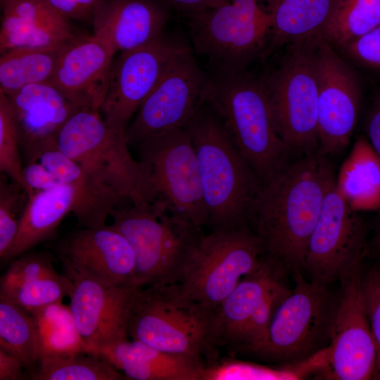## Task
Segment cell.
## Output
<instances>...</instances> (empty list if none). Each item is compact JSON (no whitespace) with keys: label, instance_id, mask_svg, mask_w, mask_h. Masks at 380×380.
<instances>
[{"label":"cell","instance_id":"obj_10","mask_svg":"<svg viewBox=\"0 0 380 380\" xmlns=\"http://www.w3.org/2000/svg\"><path fill=\"white\" fill-rule=\"evenodd\" d=\"M57 144L96 182L122 199L134 197L139 163L129 153L125 132L110 126L99 110H77L61 128Z\"/></svg>","mask_w":380,"mask_h":380},{"label":"cell","instance_id":"obj_1","mask_svg":"<svg viewBox=\"0 0 380 380\" xmlns=\"http://www.w3.org/2000/svg\"><path fill=\"white\" fill-rule=\"evenodd\" d=\"M333 177L329 163L309 153L261 185L248 226H252L265 258L281 270L303 269L308 243Z\"/></svg>","mask_w":380,"mask_h":380},{"label":"cell","instance_id":"obj_13","mask_svg":"<svg viewBox=\"0 0 380 380\" xmlns=\"http://www.w3.org/2000/svg\"><path fill=\"white\" fill-rule=\"evenodd\" d=\"M295 270V286L277 306L262 341L251 353L279 361L309 357L329 334L333 312L324 284Z\"/></svg>","mask_w":380,"mask_h":380},{"label":"cell","instance_id":"obj_32","mask_svg":"<svg viewBox=\"0 0 380 380\" xmlns=\"http://www.w3.org/2000/svg\"><path fill=\"white\" fill-rule=\"evenodd\" d=\"M102 357L81 353L69 357H43L32 380H123V373Z\"/></svg>","mask_w":380,"mask_h":380},{"label":"cell","instance_id":"obj_14","mask_svg":"<svg viewBox=\"0 0 380 380\" xmlns=\"http://www.w3.org/2000/svg\"><path fill=\"white\" fill-rule=\"evenodd\" d=\"M164 32L150 43L113 58L108 90L99 109L112 127L125 132L170 60L185 44Z\"/></svg>","mask_w":380,"mask_h":380},{"label":"cell","instance_id":"obj_47","mask_svg":"<svg viewBox=\"0 0 380 380\" xmlns=\"http://www.w3.org/2000/svg\"><path fill=\"white\" fill-rule=\"evenodd\" d=\"M375 245L377 251L380 253V230L376 235V240H375Z\"/></svg>","mask_w":380,"mask_h":380},{"label":"cell","instance_id":"obj_20","mask_svg":"<svg viewBox=\"0 0 380 380\" xmlns=\"http://www.w3.org/2000/svg\"><path fill=\"white\" fill-rule=\"evenodd\" d=\"M115 54L94 34H77L63 47L50 83L75 105L99 110Z\"/></svg>","mask_w":380,"mask_h":380},{"label":"cell","instance_id":"obj_26","mask_svg":"<svg viewBox=\"0 0 380 380\" xmlns=\"http://www.w3.org/2000/svg\"><path fill=\"white\" fill-rule=\"evenodd\" d=\"M38 160L62 184L75 187L77 205L73 215L80 227L106 225L107 217L122 200L115 192L90 177L58 146L46 150Z\"/></svg>","mask_w":380,"mask_h":380},{"label":"cell","instance_id":"obj_24","mask_svg":"<svg viewBox=\"0 0 380 380\" xmlns=\"http://www.w3.org/2000/svg\"><path fill=\"white\" fill-rule=\"evenodd\" d=\"M270 17L266 58L284 44L323 38L341 0H262Z\"/></svg>","mask_w":380,"mask_h":380},{"label":"cell","instance_id":"obj_4","mask_svg":"<svg viewBox=\"0 0 380 380\" xmlns=\"http://www.w3.org/2000/svg\"><path fill=\"white\" fill-rule=\"evenodd\" d=\"M127 334L132 340L204 364L217 358L216 310L187 297L177 284L134 288Z\"/></svg>","mask_w":380,"mask_h":380},{"label":"cell","instance_id":"obj_23","mask_svg":"<svg viewBox=\"0 0 380 380\" xmlns=\"http://www.w3.org/2000/svg\"><path fill=\"white\" fill-rule=\"evenodd\" d=\"M127 379L201 380L202 361L187 355L165 352L127 338L96 352Z\"/></svg>","mask_w":380,"mask_h":380},{"label":"cell","instance_id":"obj_7","mask_svg":"<svg viewBox=\"0 0 380 380\" xmlns=\"http://www.w3.org/2000/svg\"><path fill=\"white\" fill-rule=\"evenodd\" d=\"M319 39L289 44L278 65L261 77L274 128L290 149L310 152L318 144Z\"/></svg>","mask_w":380,"mask_h":380},{"label":"cell","instance_id":"obj_19","mask_svg":"<svg viewBox=\"0 0 380 380\" xmlns=\"http://www.w3.org/2000/svg\"><path fill=\"white\" fill-rule=\"evenodd\" d=\"M6 96L25 164L37 161L42 153L58 146L61 128L82 108L49 82L30 84Z\"/></svg>","mask_w":380,"mask_h":380},{"label":"cell","instance_id":"obj_21","mask_svg":"<svg viewBox=\"0 0 380 380\" xmlns=\"http://www.w3.org/2000/svg\"><path fill=\"white\" fill-rule=\"evenodd\" d=\"M172 12L163 0H105L91 21L92 33L115 53L132 50L163 34Z\"/></svg>","mask_w":380,"mask_h":380},{"label":"cell","instance_id":"obj_36","mask_svg":"<svg viewBox=\"0 0 380 380\" xmlns=\"http://www.w3.org/2000/svg\"><path fill=\"white\" fill-rule=\"evenodd\" d=\"M296 379L298 377L290 367L275 369L230 357L205 363L201 376V380Z\"/></svg>","mask_w":380,"mask_h":380},{"label":"cell","instance_id":"obj_3","mask_svg":"<svg viewBox=\"0 0 380 380\" xmlns=\"http://www.w3.org/2000/svg\"><path fill=\"white\" fill-rule=\"evenodd\" d=\"M205 101L221 118L261 185L286 165L290 148L274 128L261 77L246 70L213 71Z\"/></svg>","mask_w":380,"mask_h":380},{"label":"cell","instance_id":"obj_41","mask_svg":"<svg viewBox=\"0 0 380 380\" xmlns=\"http://www.w3.org/2000/svg\"><path fill=\"white\" fill-rule=\"evenodd\" d=\"M344 50L357 63L380 69V25L351 42Z\"/></svg>","mask_w":380,"mask_h":380},{"label":"cell","instance_id":"obj_8","mask_svg":"<svg viewBox=\"0 0 380 380\" xmlns=\"http://www.w3.org/2000/svg\"><path fill=\"white\" fill-rule=\"evenodd\" d=\"M260 0H226L186 19L193 51L208 60L213 71L246 70L262 57L270 17Z\"/></svg>","mask_w":380,"mask_h":380},{"label":"cell","instance_id":"obj_39","mask_svg":"<svg viewBox=\"0 0 380 380\" xmlns=\"http://www.w3.org/2000/svg\"><path fill=\"white\" fill-rule=\"evenodd\" d=\"M56 273L53 258L48 253H25L11 260L8 268L1 277L0 288Z\"/></svg>","mask_w":380,"mask_h":380},{"label":"cell","instance_id":"obj_34","mask_svg":"<svg viewBox=\"0 0 380 380\" xmlns=\"http://www.w3.org/2000/svg\"><path fill=\"white\" fill-rule=\"evenodd\" d=\"M73 281L58 273L0 288V299L9 301L29 313L70 298Z\"/></svg>","mask_w":380,"mask_h":380},{"label":"cell","instance_id":"obj_25","mask_svg":"<svg viewBox=\"0 0 380 380\" xmlns=\"http://www.w3.org/2000/svg\"><path fill=\"white\" fill-rule=\"evenodd\" d=\"M282 270L265 258L260 267L243 277L216 309L219 346L237 348L251 315L267 293L281 283Z\"/></svg>","mask_w":380,"mask_h":380},{"label":"cell","instance_id":"obj_38","mask_svg":"<svg viewBox=\"0 0 380 380\" xmlns=\"http://www.w3.org/2000/svg\"><path fill=\"white\" fill-rule=\"evenodd\" d=\"M289 291L290 289L281 282L267 293L248 322L237 348L251 353L259 346L266 335L277 306Z\"/></svg>","mask_w":380,"mask_h":380},{"label":"cell","instance_id":"obj_22","mask_svg":"<svg viewBox=\"0 0 380 380\" xmlns=\"http://www.w3.org/2000/svg\"><path fill=\"white\" fill-rule=\"evenodd\" d=\"M0 53L67 43L77 34L70 20L44 0H0Z\"/></svg>","mask_w":380,"mask_h":380},{"label":"cell","instance_id":"obj_29","mask_svg":"<svg viewBox=\"0 0 380 380\" xmlns=\"http://www.w3.org/2000/svg\"><path fill=\"white\" fill-rule=\"evenodd\" d=\"M30 314L37 332L40 360L87 353L69 305L56 303Z\"/></svg>","mask_w":380,"mask_h":380},{"label":"cell","instance_id":"obj_27","mask_svg":"<svg viewBox=\"0 0 380 380\" xmlns=\"http://www.w3.org/2000/svg\"><path fill=\"white\" fill-rule=\"evenodd\" d=\"M76 205L77 191L72 185L60 184L34 191L25 205L18 233L6 262L53 237L65 215L74 213Z\"/></svg>","mask_w":380,"mask_h":380},{"label":"cell","instance_id":"obj_5","mask_svg":"<svg viewBox=\"0 0 380 380\" xmlns=\"http://www.w3.org/2000/svg\"><path fill=\"white\" fill-rule=\"evenodd\" d=\"M137 147L140 177L131 201H142L200 227L208 225L196 154L186 129L157 134Z\"/></svg>","mask_w":380,"mask_h":380},{"label":"cell","instance_id":"obj_35","mask_svg":"<svg viewBox=\"0 0 380 380\" xmlns=\"http://www.w3.org/2000/svg\"><path fill=\"white\" fill-rule=\"evenodd\" d=\"M0 177V258L6 262L7 257L17 237L20 220L28 198L25 190L17 183Z\"/></svg>","mask_w":380,"mask_h":380},{"label":"cell","instance_id":"obj_11","mask_svg":"<svg viewBox=\"0 0 380 380\" xmlns=\"http://www.w3.org/2000/svg\"><path fill=\"white\" fill-rule=\"evenodd\" d=\"M210 75L198 64L186 42L173 56L159 81L125 131L129 146L175 128H184L205 101Z\"/></svg>","mask_w":380,"mask_h":380},{"label":"cell","instance_id":"obj_2","mask_svg":"<svg viewBox=\"0 0 380 380\" xmlns=\"http://www.w3.org/2000/svg\"><path fill=\"white\" fill-rule=\"evenodd\" d=\"M185 128L196 154L208 225L212 231L248 226L261 184L221 118L205 101Z\"/></svg>","mask_w":380,"mask_h":380},{"label":"cell","instance_id":"obj_12","mask_svg":"<svg viewBox=\"0 0 380 380\" xmlns=\"http://www.w3.org/2000/svg\"><path fill=\"white\" fill-rule=\"evenodd\" d=\"M362 257L341 273L338 300L329 330L328 377L339 380L380 379V350L365 310Z\"/></svg>","mask_w":380,"mask_h":380},{"label":"cell","instance_id":"obj_6","mask_svg":"<svg viewBox=\"0 0 380 380\" xmlns=\"http://www.w3.org/2000/svg\"><path fill=\"white\" fill-rule=\"evenodd\" d=\"M115 208L111 225L131 245L134 287L175 284L187 259L204 235L202 227L140 201Z\"/></svg>","mask_w":380,"mask_h":380},{"label":"cell","instance_id":"obj_28","mask_svg":"<svg viewBox=\"0 0 380 380\" xmlns=\"http://www.w3.org/2000/svg\"><path fill=\"white\" fill-rule=\"evenodd\" d=\"M67 43L15 49L1 53L0 91L7 95L30 84L50 83L59 56Z\"/></svg>","mask_w":380,"mask_h":380},{"label":"cell","instance_id":"obj_46","mask_svg":"<svg viewBox=\"0 0 380 380\" xmlns=\"http://www.w3.org/2000/svg\"><path fill=\"white\" fill-rule=\"evenodd\" d=\"M367 140L380 160V94L372 103L366 120Z\"/></svg>","mask_w":380,"mask_h":380},{"label":"cell","instance_id":"obj_37","mask_svg":"<svg viewBox=\"0 0 380 380\" xmlns=\"http://www.w3.org/2000/svg\"><path fill=\"white\" fill-rule=\"evenodd\" d=\"M21 148L13 113L5 94L0 91V171L25 189Z\"/></svg>","mask_w":380,"mask_h":380},{"label":"cell","instance_id":"obj_42","mask_svg":"<svg viewBox=\"0 0 380 380\" xmlns=\"http://www.w3.org/2000/svg\"><path fill=\"white\" fill-rule=\"evenodd\" d=\"M65 18L91 23L94 14L105 0H44Z\"/></svg>","mask_w":380,"mask_h":380},{"label":"cell","instance_id":"obj_9","mask_svg":"<svg viewBox=\"0 0 380 380\" xmlns=\"http://www.w3.org/2000/svg\"><path fill=\"white\" fill-rule=\"evenodd\" d=\"M260 242L248 226L204 234L187 259L177 281L187 297L216 310L265 258Z\"/></svg>","mask_w":380,"mask_h":380},{"label":"cell","instance_id":"obj_31","mask_svg":"<svg viewBox=\"0 0 380 380\" xmlns=\"http://www.w3.org/2000/svg\"><path fill=\"white\" fill-rule=\"evenodd\" d=\"M0 348L18 357L27 377L35 372L39 361V344L30 313L0 299Z\"/></svg>","mask_w":380,"mask_h":380},{"label":"cell","instance_id":"obj_43","mask_svg":"<svg viewBox=\"0 0 380 380\" xmlns=\"http://www.w3.org/2000/svg\"><path fill=\"white\" fill-rule=\"evenodd\" d=\"M22 175L28 197L34 191L51 189L62 184L39 160L25 164Z\"/></svg>","mask_w":380,"mask_h":380},{"label":"cell","instance_id":"obj_40","mask_svg":"<svg viewBox=\"0 0 380 380\" xmlns=\"http://www.w3.org/2000/svg\"><path fill=\"white\" fill-rule=\"evenodd\" d=\"M362 289L367 317L380 350V267H374L362 275Z\"/></svg>","mask_w":380,"mask_h":380},{"label":"cell","instance_id":"obj_44","mask_svg":"<svg viewBox=\"0 0 380 380\" xmlns=\"http://www.w3.org/2000/svg\"><path fill=\"white\" fill-rule=\"evenodd\" d=\"M172 11L187 18L205 10L217 6L226 0H163Z\"/></svg>","mask_w":380,"mask_h":380},{"label":"cell","instance_id":"obj_17","mask_svg":"<svg viewBox=\"0 0 380 380\" xmlns=\"http://www.w3.org/2000/svg\"><path fill=\"white\" fill-rule=\"evenodd\" d=\"M81 228L56 246L66 276L105 286L134 288V255L126 238L111 224Z\"/></svg>","mask_w":380,"mask_h":380},{"label":"cell","instance_id":"obj_16","mask_svg":"<svg viewBox=\"0 0 380 380\" xmlns=\"http://www.w3.org/2000/svg\"><path fill=\"white\" fill-rule=\"evenodd\" d=\"M318 144L322 155L336 153L348 144L362 101L358 76L323 38L317 46Z\"/></svg>","mask_w":380,"mask_h":380},{"label":"cell","instance_id":"obj_45","mask_svg":"<svg viewBox=\"0 0 380 380\" xmlns=\"http://www.w3.org/2000/svg\"><path fill=\"white\" fill-rule=\"evenodd\" d=\"M20 360L0 348V380H23L27 376ZM26 373V372H25Z\"/></svg>","mask_w":380,"mask_h":380},{"label":"cell","instance_id":"obj_18","mask_svg":"<svg viewBox=\"0 0 380 380\" xmlns=\"http://www.w3.org/2000/svg\"><path fill=\"white\" fill-rule=\"evenodd\" d=\"M69 308L87 353L127 338V318L134 288L109 287L73 278Z\"/></svg>","mask_w":380,"mask_h":380},{"label":"cell","instance_id":"obj_15","mask_svg":"<svg viewBox=\"0 0 380 380\" xmlns=\"http://www.w3.org/2000/svg\"><path fill=\"white\" fill-rule=\"evenodd\" d=\"M365 239V225L334 177L309 239L303 269L311 279L327 284L362 257Z\"/></svg>","mask_w":380,"mask_h":380},{"label":"cell","instance_id":"obj_33","mask_svg":"<svg viewBox=\"0 0 380 380\" xmlns=\"http://www.w3.org/2000/svg\"><path fill=\"white\" fill-rule=\"evenodd\" d=\"M380 25V0H341L323 39L345 49Z\"/></svg>","mask_w":380,"mask_h":380},{"label":"cell","instance_id":"obj_30","mask_svg":"<svg viewBox=\"0 0 380 380\" xmlns=\"http://www.w3.org/2000/svg\"><path fill=\"white\" fill-rule=\"evenodd\" d=\"M338 185L349 203L365 208L380 205V160L367 139H360Z\"/></svg>","mask_w":380,"mask_h":380}]
</instances>
